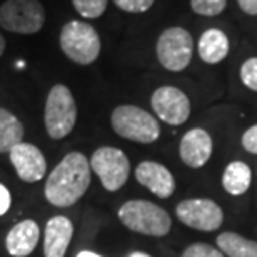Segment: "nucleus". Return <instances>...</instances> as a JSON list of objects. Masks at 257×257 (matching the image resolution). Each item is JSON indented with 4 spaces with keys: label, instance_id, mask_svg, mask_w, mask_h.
Listing matches in <instances>:
<instances>
[{
    "label": "nucleus",
    "instance_id": "f257e3e1",
    "mask_svg": "<svg viewBox=\"0 0 257 257\" xmlns=\"http://www.w3.org/2000/svg\"><path fill=\"white\" fill-rule=\"evenodd\" d=\"M90 186V162L82 152H70L45 182V199L55 207H70Z\"/></svg>",
    "mask_w": 257,
    "mask_h": 257
},
{
    "label": "nucleus",
    "instance_id": "f03ea898",
    "mask_svg": "<svg viewBox=\"0 0 257 257\" xmlns=\"http://www.w3.org/2000/svg\"><path fill=\"white\" fill-rule=\"evenodd\" d=\"M119 219L132 232L151 237H164L172 227L171 215L149 200H127L119 209Z\"/></svg>",
    "mask_w": 257,
    "mask_h": 257
},
{
    "label": "nucleus",
    "instance_id": "7ed1b4c3",
    "mask_svg": "<svg viewBox=\"0 0 257 257\" xmlns=\"http://www.w3.org/2000/svg\"><path fill=\"white\" fill-rule=\"evenodd\" d=\"M60 49L72 62L89 65L99 59L102 44L97 30L90 24L70 20L60 32Z\"/></svg>",
    "mask_w": 257,
    "mask_h": 257
},
{
    "label": "nucleus",
    "instance_id": "20e7f679",
    "mask_svg": "<svg viewBox=\"0 0 257 257\" xmlns=\"http://www.w3.org/2000/svg\"><path fill=\"white\" fill-rule=\"evenodd\" d=\"M110 122L115 134L132 142L152 144L161 136V127L156 117L136 105L115 107Z\"/></svg>",
    "mask_w": 257,
    "mask_h": 257
},
{
    "label": "nucleus",
    "instance_id": "39448f33",
    "mask_svg": "<svg viewBox=\"0 0 257 257\" xmlns=\"http://www.w3.org/2000/svg\"><path fill=\"white\" fill-rule=\"evenodd\" d=\"M44 122L52 139H64L74 131L77 122V104L67 85L57 84L50 89L45 102Z\"/></svg>",
    "mask_w": 257,
    "mask_h": 257
},
{
    "label": "nucleus",
    "instance_id": "423d86ee",
    "mask_svg": "<svg viewBox=\"0 0 257 257\" xmlns=\"http://www.w3.org/2000/svg\"><path fill=\"white\" fill-rule=\"evenodd\" d=\"M157 60L164 69L182 72L189 67L194 54V39L184 27H169L159 35L156 45Z\"/></svg>",
    "mask_w": 257,
    "mask_h": 257
},
{
    "label": "nucleus",
    "instance_id": "0eeeda50",
    "mask_svg": "<svg viewBox=\"0 0 257 257\" xmlns=\"http://www.w3.org/2000/svg\"><path fill=\"white\" fill-rule=\"evenodd\" d=\"M45 10L40 0H5L0 5V27L15 34H35L44 27Z\"/></svg>",
    "mask_w": 257,
    "mask_h": 257
},
{
    "label": "nucleus",
    "instance_id": "6e6552de",
    "mask_svg": "<svg viewBox=\"0 0 257 257\" xmlns=\"http://www.w3.org/2000/svg\"><path fill=\"white\" fill-rule=\"evenodd\" d=\"M89 162L90 169L99 176L102 186L109 192H115L125 186L131 174V162L124 151L110 146L99 147Z\"/></svg>",
    "mask_w": 257,
    "mask_h": 257
},
{
    "label": "nucleus",
    "instance_id": "1a4fd4ad",
    "mask_svg": "<svg viewBox=\"0 0 257 257\" xmlns=\"http://www.w3.org/2000/svg\"><path fill=\"white\" fill-rule=\"evenodd\" d=\"M176 215L184 225L202 232L217 230L224 222L222 209L212 199L181 200L176 207Z\"/></svg>",
    "mask_w": 257,
    "mask_h": 257
},
{
    "label": "nucleus",
    "instance_id": "9d476101",
    "mask_svg": "<svg viewBox=\"0 0 257 257\" xmlns=\"http://www.w3.org/2000/svg\"><path fill=\"white\" fill-rule=\"evenodd\" d=\"M151 105L159 119L169 125H182L191 117L189 97L181 89L172 85H162L154 90Z\"/></svg>",
    "mask_w": 257,
    "mask_h": 257
},
{
    "label": "nucleus",
    "instance_id": "9b49d317",
    "mask_svg": "<svg viewBox=\"0 0 257 257\" xmlns=\"http://www.w3.org/2000/svg\"><path fill=\"white\" fill-rule=\"evenodd\" d=\"M10 162L14 164V169L17 176L24 182H37L47 172V162L42 151L35 147L34 144L19 142L9 152Z\"/></svg>",
    "mask_w": 257,
    "mask_h": 257
},
{
    "label": "nucleus",
    "instance_id": "f8f14e48",
    "mask_svg": "<svg viewBox=\"0 0 257 257\" xmlns=\"http://www.w3.org/2000/svg\"><path fill=\"white\" fill-rule=\"evenodd\" d=\"M214 142L210 134L205 128L195 127L184 134L179 146V154H181L182 162L187 167L199 169L207 164V161L212 156Z\"/></svg>",
    "mask_w": 257,
    "mask_h": 257
},
{
    "label": "nucleus",
    "instance_id": "ddd939ff",
    "mask_svg": "<svg viewBox=\"0 0 257 257\" xmlns=\"http://www.w3.org/2000/svg\"><path fill=\"white\" fill-rule=\"evenodd\" d=\"M136 179L139 184L147 187L159 199H169L176 191V181L171 171L159 162L144 161L136 169Z\"/></svg>",
    "mask_w": 257,
    "mask_h": 257
},
{
    "label": "nucleus",
    "instance_id": "4468645a",
    "mask_svg": "<svg viewBox=\"0 0 257 257\" xmlns=\"http://www.w3.org/2000/svg\"><path fill=\"white\" fill-rule=\"evenodd\" d=\"M74 235V225L65 215H55L45 225L44 254L45 257H64Z\"/></svg>",
    "mask_w": 257,
    "mask_h": 257
},
{
    "label": "nucleus",
    "instance_id": "2eb2a0df",
    "mask_svg": "<svg viewBox=\"0 0 257 257\" xmlns=\"http://www.w3.org/2000/svg\"><path fill=\"white\" fill-rule=\"evenodd\" d=\"M39 225L35 220H22L9 230L5 247L12 257H27L34 252L39 242Z\"/></svg>",
    "mask_w": 257,
    "mask_h": 257
},
{
    "label": "nucleus",
    "instance_id": "dca6fc26",
    "mask_svg": "<svg viewBox=\"0 0 257 257\" xmlns=\"http://www.w3.org/2000/svg\"><path fill=\"white\" fill-rule=\"evenodd\" d=\"M230 42L224 30L220 29H207L197 40V52L199 57L205 64H219L229 55Z\"/></svg>",
    "mask_w": 257,
    "mask_h": 257
},
{
    "label": "nucleus",
    "instance_id": "f3484780",
    "mask_svg": "<svg viewBox=\"0 0 257 257\" xmlns=\"http://www.w3.org/2000/svg\"><path fill=\"white\" fill-rule=\"evenodd\" d=\"M252 182V171L245 162L234 161L224 169L222 174V186L225 192L230 195H242L249 191Z\"/></svg>",
    "mask_w": 257,
    "mask_h": 257
},
{
    "label": "nucleus",
    "instance_id": "a211bd4d",
    "mask_svg": "<svg viewBox=\"0 0 257 257\" xmlns=\"http://www.w3.org/2000/svg\"><path fill=\"white\" fill-rule=\"evenodd\" d=\"M217 247L227 257H257V240L245 239L237 232L219 234Z\"/></svg>",
    "mask_w": 257,
    "mask_h": 257
},
{
    "label": "nucleus",
    "instance_id": "6ab92c4d",
    "mask_svg": "<svg viewBox=\"0 0 257 257\" xmlns=\"http://www.w3.org/2000/svg\"><path fill=\"white\" fill-rule=\"evenodd\" d=\"M24 125L14 114L0 107V154L10 152V149L22 142Z\"/></svg>",
    "mask_w": 257,
    "mask_h": 257
},
{
    "label": "nucleus",
    "instance_id": "aec40b11",
    "mask_svg": "<svg viewBox=\"0 0 257 257\" xmlns=\"http://www.w3.org/2000/svg\"><path fill=\"white\" fill-rule=\"evenodd\" d=\"M75 10L85 19H99L107 10L109 0H72Z\"/></svg>",
    "mask_w": 257,
    "mask_h": 257
},
{
    "label": "nucleus",
    "instance_id": "412c9836",
    "mask_svg": "<svg viewBox=\"0 0 257 257\" xmlns=\"http://www.w3.org/2000/svg\"><path fill=\"white\" fill-rule=\"evenodd\" d=\"M227 0H191V7L197 15L204 17H215L222 14Z\"/></svg>",
    "mask_w": 257,
    "mask_h": 257
},
{
    "label": "nucleus",
    "instance_id": "4be33fe9",
    "mask_svg": "<svg viewBox=\"0 0 257 257\" xmlns=\"http://www.w3.org/2000/svg\"><path fill=\"white\" fill-rule=\"evenodd\" d=\"M240 80L247 89L257 92V57H250L240 65Z\"/></svg>",
    "mask_w": 257,
    "mask_h": 257
},
{
    "label": "nucleus",
    "instance_id": "5701e85b",
    "mask_svg": "<svg viewBox=\"0 0 257 257\" xmlns=\"http://www.w3.org/2000/svg\"><path fill=\"white\" fill-rule=\"evenodd\" d=\"M182 257H225L219 249L205 242H195L182 252Z\"/></svg>",
    "mask_w": 257,
    "mask_h": 257
},
{
    "label": "nucleus",
    "instance_id": "b1692460",
    "mask_svg": "<svg viewBox=\"0 0 257 257\" xmlns=\"http://www.w3.org/2000/svg\"><path fill=\"white\" fill-rule=\"evenodd\" d=\"M156 0H114V4L120 10L128 14H142L152 7Z\"/></svg>",
    "mask_w": 257,
    "mask_h": 257
},
{
    "label": "nucleus",
    "instance_id": "393cba45",
    "mask_svg": "<svg viewBox=\"0 0 257 257\" xmlns=\"http://www.w3.org/2000/svg\"><path fill=\"white\" fill-rule=\"evenodd\" d=\"M242 147L250 154H257V124L242 134Z\"/></svg>",
    "mask_w": 257,
    "mask_h": 257
},
{
    "label": "nucleus",
    "instance_id": "a878e982",
    "mask_svg": "<svg viewBox=\"0 0 257 257\" xmlns=\"http://www.w3.org/2000/svg\"><path fill=\"white\" fill-rule=\"evenodd\" d=\"M10 202H12V199H10L9 189L4 184H0V215H4L10 209Z\"/></svg>",
    "mask_w": 257,
    "mask_h": 257
},
{
    "label": "nucleus",
    "instance_id": "bb28decb",
    "mask_svg": "<svg viewBox=\"0 0 257 257\" xmlns=\"http://www.w3.org/2000/svg\"><path fill=\"white\" fill-rule=\"evenodd\" d=\"M237 4L244 14L252 15V17L257 15V0H237Z\"/></svg>",
    "mask_w": 257,
    "mask_h": 257
},
{
    "label": "nucleus",
    "instance_id": "cd10ccee",
    "mask_svg": "<svg viewBox=\"0 0 257 257\" xmlns=\"http://www.w3.org/2000/svg\"><path fill=\"white\" fill-rule=\"evenodd\" d=\"M77 257H102V255L92 252V250H82V252L77 254Z\"/></svg>",
    "mask_w": 257,
    "mask_h": 257
},
{
    "label": "nucleus",
    "instance_id": "c85d7f7f",
    "mask_svg": "<svg viewBox=\"0 0 257 257\" xmlns=\"http://www.w3.org/2000/svg\"><path fill=\"white\" fill-rule=\"evenodd\" d=\"M4 50H5V39L2 37V35H0V57H2Z\"/></svg>",
    "mask_w": 257,
    "mask_h": 257
},
{
    "label": "nucleus",
    "instance_id": "c756f323",
    "mask_svg": "<svg viewBox=\"0 0 257 257\" xmlns=\"http://www.w3.org/2000/svg\"><path fill=\"white\" fill-rule=\"evenodd\" d=\"M128 257H152V255H149V254H146V252H132Z\"/></svg>",
    "mask_w": 257,
    "mask_h": 257
}]
</instances>
